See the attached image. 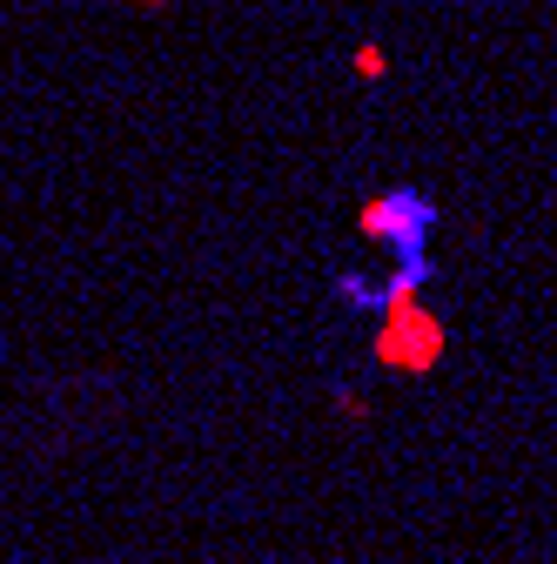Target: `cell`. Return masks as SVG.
Segmentation results:
<instances>
[{"label":"cell","mask_w":557,"mask_h":564,"mask_svg":"<svg viewBox=\"0 0 557 564\" xmlns=\"http://www.w3.org/2000/svg\"><path fill=\"white\" fill-rule=\"evenodd\" d=\"M363 236L370 242H390L396 262H424L430 256V236H437V202L424 188H383L363 208Z\"/></svg>","instance_id":"1"},{"label":"cell","mask_w":557,"mask_h":564,"mask_svg":"<svg viewBox=\"0 0 557 564\" xmlns=\"http://www.w3.org/2000/svg\"><path fill=\"white\" fill-rule=\"evenodd\" d=\"M437 349H444V323H437V316L409 310V303H396V310L383 316V336H376V357H383V364L424 370V364H437Z\"/></svg>","instance_id":"2"},{"label":"cell","mask_w":557,"mask_h":564,"mask_svg":"<svg viewBox=\"0 0 557 564\" xmlns=\"http://www.w3.org/2000/svg\"><path fill=\"white\" fill-rule=\"evenodd\" d=\"M357 75H363V82H376V75H383V54H376V47H363V54H357Z\"/></svg>","instance_id":"3"}]
</instances>
